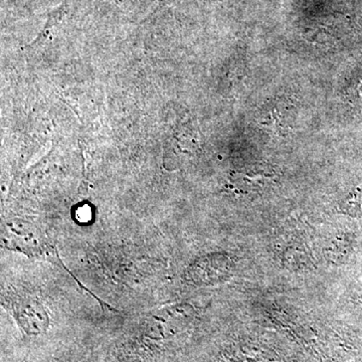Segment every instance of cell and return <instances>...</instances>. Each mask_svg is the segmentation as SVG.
Returning a JSON list of instances; mask_svg holds the SVG:
<instances>
[{"label": "cell", "mask_w": 362, "mask_h": 362, "mask_svg": "<svg viewBox=\"0 0 362 362\" xmlns=\"http://www.w3.org/2000/svg\"><path fill=\"white\" fill-rule=\"evenodd\" d=\"M11 305L16 322L28 337H40L49 329V316L39 302L30 298H21Z\"/></svg>", "instance_id": "1"}, {"label": "cell", "mask_w": 362, "mask_h": 362, "mask_svg": "<svg viewBox=\"0 0 362 362\" xmlns=\"http://www.w3.org/2000/svg\"><path fill=\"white\" fill-rule=\"evenodd\" d=\"M228 263L223 257L214 256L213 258L204 257L199 259L192 269H189L190 277L197 283H207L209 281L218 280L225 275L228 270Z\"/></svg>", "instance_id": "2"}, {"label": "cell", "mask_w": 362, "mask_h": 362, "mask_svg": "<svg viewBox=\"0 0 362 362\" xmlns=\"http://www.w3.org/2000/svg\"><path fill=\"white\" fill-rule=\"evenodd\" d=\"M340 209H341L343 214L352 216V218H361L362 216V185L356 187L343 201Z\"/></svg>", "instance_id": "3"}, {"label": "cell", "mask_w": 362, "mask_h": 362, "mask_svg": "<svg viewBox=\"0 0 362 362\" xmlns=\"http://www.w3.org/2000/svg\"><path fill=\"white\" fill-rule=\"evenodd\" d=\"M358 302H359V304H361L362 306V297L358 298Z\"/></svg>", "instance_id": "4"}]
</instances>
